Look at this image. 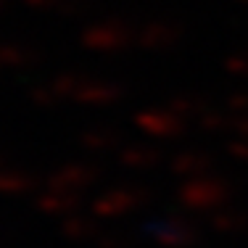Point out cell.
Segmentation results:
<instances>
[{
	"instance_id": "obj_1",
	"label": "cell",
	"mask_w": 248,
	"mask_h": 248,
	"mask_svg": "<svg viewBox=\"0 0 248 248\" xmlns=\"http://www.w3.org/2000/svg\"><path fill=\"white\" fill-rule=\"evenodd\" d=\"M29 182V174L19 169H0V193H24Z\"/></svg>"
},
{
	"instance_id": "obj_3",
	"label": "cell",
	"mask_w": 248,
	"mask_h": 248,
	"mask_svg": "<svg viewBox=\"0 0 248 248\" xmlns=\"http://www.w3.org/2000/svg\"><path fill=\"white\" fill-rule=\"evenodd\" d=\"M3 5H5V0H0V11H3Z\"/></svg>"
},
{
	"instance_id": "obj_2",
	"label": "cell",
	"mask_w": 248,
	"mask_h": 248,
	"mask_svg": "<svg viewBox=\"0 0 248 248\" xmlns=\"http://www.w3.org/2000/svg\"><path fill=\"white\" fill-rule=\"evenodd\" d=\"M27 61V50L19 45H0V66H16Z\"/></svg>"
}]
</instances>
